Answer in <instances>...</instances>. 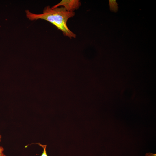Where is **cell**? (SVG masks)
I'll return each mask as SVG.
<instances>
[{"label": "cell", "mask_w": 156, "mask_h": 156, "mask_svg": "<svg viewBox=\"0 0 156 156\" xmlns=\"http://www.w3.org/2000/svg\"><path fill=\"white\" fill-rule=\"evenodd\" d=\"M1 135H0V142L1 141Z\"/></svg>", "instance_id": "8"}, {"label": "cell", "mask_w": 156, "mask_h": 156, "mask_svg": "<svg viewBox=\"0 0 156 156\" xmlns=\"http://www.w3.org/2000/svg\"><path fill=\"white\" fill-rule=\"evenodd\" d=\"M0 156H6L3 153L0 154Z\"/></svg>", "instance_id": "7"}, {"label": "cell", "mask_w": 156, "mask_h": 156, "mask_svg": "<svg viewBox=\"0 0 156 156\" xmlns=\"http://www.w3.org/2000/svg\"><path fill=\"white\" fill-rule=\"evenodd\" d=\"M111 9L115 12L117 11V6L115 1H109Z\"/></svg>", "instance_id": "3"}, {"label": "cell", "mask_w": 156, "mask_h": 156, "mask_svg": "<svg viewBox=\"0 0 156 156\" xmlns=\"http://www.w3.org/2000/svg\"><path fill=\"white\" fill-rule=\"evenodd\" d=\"M145 156H156V154L151 153H148L145 154Z\"/></svg>", "instance_id": "5"}, {"label": "cell", "mask_w": 156, "mask_h": 156, "mask_svg": "<svg viewBox=\"0 0 156 156\" xmlns=\"http://www.w3.org/2000/svg\"><path fill=\"white\" fill-rule=\"evenodd\" d=\"M81 5V3L79 0H71L61 1L57 4L53 6L52 8H54L62 6L64 7L66 10L69 12H74V11L78 9Z\"/></svg>", "instance_id": "2"}, {"label": "cell", "mask_w": 156, "mask_h": 156, "mask_svg": "<svg viewBox=\"0 0 156 156\" xmlns=\"http://www.w3.org/2000/svg\"><path fill=\"white\" fill-rule=\"evenodd\" d=\"M25 12L27 17L30 20L38 19L46 20L61 31L64 36L70 38L76 37V34L69 30L67 25L68 19L75 15L74 12H68L62 6L52 8L48 6L44 8L41 14H34L28 10H26Z\"/></svg>", "instance_id": "1"}, {"label": "cell", "mask_w": 156, "mask_h": 156, "mask_svg": "<svg viewBox=\"0 0 156 156\" xmlns=\"http://www.w3.org/2000/svg\"><path fill=\"white\" fill-rule=\"evenodd\" d=\"M39 146H41L43 149V150L41 156H48L46 152V147L47 145H43L40 143H38V144Z\"/></svg>", "instance_id": "4"}, {"label": "cell", "mask_w": 156, "mask_h": 156, "mask_svg": "<svg viewBox=\"0 0 156 156\" xmlns=\"http://www.w3.org/2000/svg\"><path fill=\"white\" fill-rule=\"evenodd\" d=\"M4 150V148H3V147L0 146V154L3 153Z\"/></svg>", "instance_id": "6"}]
</instances>
